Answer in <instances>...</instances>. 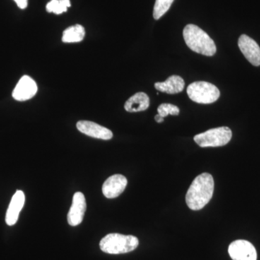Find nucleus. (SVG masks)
Instances as JSON below:
<instances>
[{"label": "nucleus", "instance_id": "nucleus-1", "mask_svg": "<svg viewBox=\"0 0 260 260\" xmlns=\"http://www.w3.org/2000/svg\"><path fill=\"white\" fill-rule=\"evenodd\" d=\"M214 179L211 174L203 173L191 183L186 194V203L192 210H200L213 198Z\"/></svg>", "mask_w": 260, "mask_h": 260}, {"label": "nucleus", "instance_id": "nucleus-2", "mask_svg": "<svg viewBox=\"0 0 260 260\" xmlns=\"http://www.w3.org/2000/svg\"><path fill=\"white\" fill-rule=\"evenodd\" d=\"M183 37L186 45L194 52L207 56L215 55L216 53V46L213 39L197 25H186L183 30Z\"/></svg>", "mask_w": 260, "mask_h": 260}, {"label": "nucleus", "instance_id": "nucleus-3", "mask_svg": "<svg viewBox=\"0 0 260 260\" xmlns=\"http://www.w3.org/2000/svg\"><path fill=\"white\" fill-rule=\"evenodd\" d=\"M138 245V238L120 234H108L100 242L102 251L110 254H125L134 251Z\"/></svg>", "mask_w": 260, "mask_h": 260}, {"label": "nucleus", "instance_id": "nucleus-4", "mask_svg": "<svg viewBox=\"0 0 260 260\" xmlns=\"http://www.w3.org/2000/svg\"><path fill=\"white\" fill-rule=\"evenodd\" d=\"M188 96L198 104H210L220 98V92L213 84L205 81L194 82L188 86Z\"/></svg>", "mask_w": 260, "mask_h": 260}, {"label": "nucleus", "instance_id": "nucleus-5", "mask_svg": "<svg viewBox=\"0 0 260 260\" xmlns=\"http://www.w3.org/2000/svg\"><path fill=\"white\" fill-rule=\"evenodd\" d=\"M232 138V132L228 126L214 128L195 135V143L202 148L220 147L228 144Z\"/></svg>", "mask_w": 260, "mask_h": 260}, {"label": "nucleus", "instance_id": "nucleus-6", "mask_svg": "<svg viewBox=\"0 0 260 260\" xmlns=\"http://www.w3.org/2000/svg\"><path fill=\"white\" fill-rule=\"evenodd\" d=\"M229 254L233 260H256L255 247L246 240H237L229 246Z\"/></svg>", "mask_w": 260, "mask_h": 260}, {"label": "nucleus", "instance_id": "nucleus-7", "mask_svg": "<svg viewBox=\"0 0 260 260\" xmlns=\"http://www.w3.org/2000/svg\"><path fill=\"white\" fill-rule=\"evenodd\" d=\"M239 49L251 64L260 66V47L255 41L245 34H242L238 42Z\"/></svg>", "mask_w": 260, "mask_h": 260}, {"label": "nucleus", "instance_id": "nucleus-8", "mask_svg": "<svg viewBox=\"0 0 260 260\" xmlns=\"http://www.w3.org/2000/svg\"><path fill=\"white\" fill-rule=\"evenodd\" d=\"M37 83L28 75H24L19 80L13 92V99L18 102H25L32 99L37 93Z\"/></svg>", "mask_w": 260, "mask_h": 260}, {"label": "nucleus", "instance_id": "nucleus-9", "mask_svg": "<svg viewBox=\"0 0 260 260\" xmlns=\"http://www.w3.org/2000/svg\"><path fill=\"white\" fill-rule=\"evenodd\" d=\"M86 201L82 192L75 193L73 198V203L68 215V222L72 226H77L83 221L85 210Z\"/></svg>", "mask_w": 260, "mask_h": 260}, {"label": "nucleus", "instance_id": "nucleus-10", "mask_svg": "<svg viewBox=\"0 0 260 260\" xmlns=\"http://www.w3.org/2000/svg\"><path fill=\"white\" fill-rule=\"evenodd\" d=\"M126 185V178L121 174H115L108 178L103 184V194L109 199L117 198L124 191Z\"/></svg>", "mask_w": 260, "mask_h": 260}, {"label": "nucleus", "instance_id": "nucleus-11", "mask_svg": "<svg viewBox=\"0 0 260 260\" xmlns=\"http://www.w3.org/2000/svg\"><path fill=\"white\" fill-rule=\"evenodd\" d=\"M77 128L80 133L97 139L109 140L113 137L112 132L104 126L90 121H79L77 123Z\"/></svg>", "mask_w": 260, "mask_h": 260}, {"label": "nucleus", "instance_id": "nucleus-12", "mask_svg": "<svg viewBox=\"0 0 260 260\" xmlns=\"http://www.w3.org/2000/svg\"><path fill=\"white\" fill-rule=\"evenodd\" d=\"M25 194L23 191L18 190L13 195L7 211L6 218H5L8 225H15L18 221L19 214L23 209L25 204Z\"/></svg>", "mask_w": 260, "mask_h": 260}, {"label": "nucleus", "instance_id": "nucleus-13", "mask_svg": "<svg viewBox=\"0 0 260 260\" xmlns=\"http://www.w3.org/2000/svg\"><path fill=\"white\" fill-rule=\"evenodd\" d=\"M184 80L180 76L172 75L165 82L155 83V88L159 91L169 94L181 93L184 88Z\"/></svg>", "mask_w": 260, "mask_h": 260}, {"label": "nucleus", "instance_id": "nucleus-14", "mask_svg": "<svg viewBox=\"0 0 260 260\" xmlns=\"http://www.w3.org/2000/svg\"><path fill=\"white\" fill-rule=\"evenodd\" d=\"M150 106V99L143 92L135 93L130 97L124 104V109L128 112H143L148 109Z\"/></svg>", "mask_w": 260, "mask_h": 260}, {"label": "nucleus", "instance_id": "nucleus-15", "mask_svg": "<svg viewBox=\"0 0 260 260\" xmlns=\"http://www.w3.org/2000/svg\"><path fill=\"white\" fill-rule=\"evenodd\" d=\"M85 35V28L82 25H73L67 28L63 32L62 42L64 43L80 42L83 41Z\"/></svg>", "mask_w": 260, "mask_h": 260}, {"label": "nucleus", "instance_id": "nucleus-16", "mask_svg": "<svg viewBox=\"0 0 260 260\" xmlns=\"http://www.w3.org/2000/svg\"><path fill=\"white\" fill-rule=\"evenodd\" d=\"M71 6L70 0H51L47 5L48 13H54L56 15H60L68 10Z\"/></svg>", "mask_w": 260, "mask_h": 260}, {"label": "nucleus", "instance_id": "nucleus-17", "mask_svg": "<svg viewBox=\"0 0 260 260\" xmlns=\"http://www.w3.org/2000/svg\"><path fill=\"white\" fill-rule=\"evenodd\" d=\"M174 0H155L153 8V18L158 20L169 10Z\"/></svg>", "mask_w": 260, "mask_h": 260}, {"label": "nucleus", "instance_id": "nucleus-18", "mask_svg": "<svg viewBox=\"0 0 260 260\" xmlns=\"http://www.w3.org/2000/svg\"><path fill=\"white\" fill-rule=\"evenodd\" d=\"M158 112L159 115L164 118L169 115V114L173 116L179 115L180 110H179V107H177V106L173 105V104H162L158 108Z\"/></svg>", "mask_w": 260, "mask_h": 260}, {"label": "nucleus", "instance_id": "nucleus-19", "mask_svg": "<svg viewBox=\"0 0 260 260\" xmlns=\"http://www.w3.org/2000/svg\"><path fill=\"white\" fill-rule=\"evenodd\" d=\"M20 9H25L28 6V0H14Z\"/></svg>", "mask_w": 260, "mask_h": 260}, {"label": "nucleus", "instance_id": "nucleus-20", "mask_svg": "<svg viewBox=\"0 0 260 260\" xmlns=\"http://www.w3.org/2000/svg\"><path fill=\"white\" fill-rule=\"evenodd\" d=\"M155 121H156L158 123H161L162 122V121H164V118H162V116L159 115V114H157V115H155Z\"/></svg>", "mask_w": 260, "mask_h": 260}]
</instances>
